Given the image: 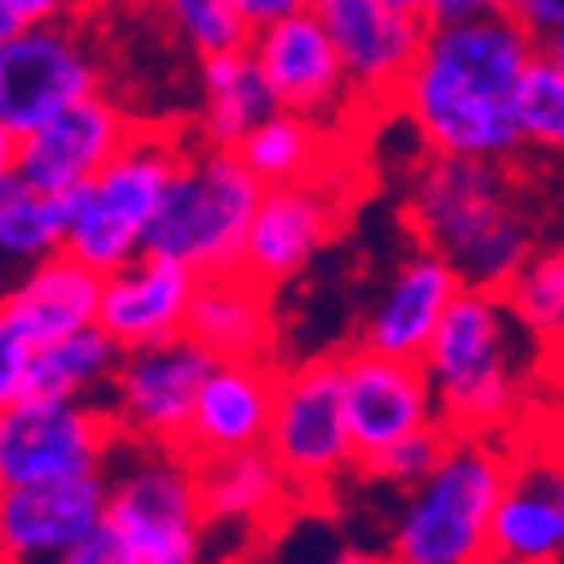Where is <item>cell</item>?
Masks as SVG:
<instances>
[{
  "label": "cell",
  "mask_w": 564,
  "mask_h": 564,
  "mask_svg": "<svg viewBox=\"0 0 564 564\" xmlns=\"http://www.w3.org/2000/svg\"><path fill=\"white\" fill-rule=\"evenodd\" d=\"M538 50V36L511 10L431 23L394 108L426 153L516 162L524 153L520 86Z\"/></svg>",
  "instance_id": "cell-1"
},
{
  "label": "cell",
  "mask_w": 564,
  "mask_h": 564,
  "mask_svg": "<svg viewBox=\"0 0 564 564\" xmlns=\"http://www.w3.org/2000/svg\"><path fill=\"white\" fill-rule=\"evenodd\" d=\"M507 166L511 162L426 153L403 184L408 234L440 251L466 288L507 292L538 251V216Z\"/></svg>",
  "instance_id": "cell-2"
},
{
  "label": "cell",
  "mask_w": 564,
  "mask_h": 564,
  "mask_svg": "<svg viewBox=\"0 0 564 564\" xmlns=\"http://www.w3.org/2000/svg\"><path fill=\"white\" fill-rule=\"evenodd\" d=\"M538 349L542 345L520 327L502 292L462 288L421 359L444 426L462 435L502 431L524 399Z\"/></svg>",
  "instance_id": "cell-3"
},
{
  "label": "cell",
  "mask_w": 564,
  "mask_h": 564,
  "mask_svg": "<svg viewBox=\"0 0 564 564\" xmlns=\"http://www.w3.org/2000/svg\"><path fill=\"white\" fill-rule=\"evenodd\" d=\"M511 479L507 448L492 435H448L444 457L421 479L390 529L394 564H492L488 529Z\"/></svg>",
  "instance_id": "cell-4"
},
{
  "label": "cell",
  "mask_w": 564,
  "mask_h": 564,
  "mask_svg": "<svg viewBox=\"0 0 564 564\" xmlns=\"http://www.w3.org/2000/svg\"><path fill=\"white\" fill-rule=\"evenodd\" d=\"M264 184L238 158V149H216L193 139L171 193L149 229V247L188 264L197 278L234 273L247 260V238Z\"/></svg>",
  "instance_id": "cell-5"
},
{
  "label": "cell",
  "mask_w": 564,
  "mask_h": 564,
  "mask_svg": "<svg viewBox=\"0 0 564 564\" xmlns=\"http://www.w3.org/2000/svg\"><path fill=\"white\" fill-rule=\"evenodd\" d=\"M193 139L171 126H139L130 144L73 193V225L63 251H73L99 273H112L144 256L149 229L171 193V180L184 162Z\"/></svg>",
  "instance_id": "cell-6"
},
{
  "label": "cell",
  "mask_w": 564,
  "mask_h": 564,
  "mask_svg": "<svg viewBox=\"0 0 564 564\" xmlns=\"http://www.w3.org/2000/svg\"><path fill=\"white\" fill-rule=\"evenodd\" d=\"M108 524L126 564H206V507L197 457L184 448L130 444L108 470Z\"/></svg>",
  "instance_id": "cell-7"
},
{
  "label": "cell",
  "mask_w": 564,
  "mask_h": 564,
  "mask_svg": "<svg viewBox=\"0 0 564 564\" xmlns=\"http://www.w3.org/2000/svg\"><path fill=\"white\" fill-rule=\"evenodd\" d=\"M121 444L108 403L28 394L0 412V488L99 475Z\"/></svg>",
  "instance_id": "cell-8"
},
{
  "label": "cell",
  "mask_w": 564,
  "mask_h": 564,
  "mask_svg": "<svg viewBox=\"0 0 564 564\" xmlns=\"http://www.w3.org/2000/svg\"><path fill=\"white\" fill-rule=\"evenodd\" d=\"M264 448L310 498L314 492H327L349 470H359L355 435H349V416H345L340 359L318 355V359L282 368L273 426H269Z\"/></svg>",
  "instance_id": "cell-9"
},
{
  "label": "cell",
  "mask_w": 564,
  "mask_h": 564,
  "mask_svg": "<svg viewBox=\"0 0 564 564\" xmlns=\"http://www.w3.org/2000/svg\"><path fill=\"white\" fill-rule=\"evenodd\" d=\"M104 67L90 32L77 19L36 23L0 45V117L32 134L63 108L99 95Z\"/></svg>",
  "instance_id": "cell-10"
},
{
  "label": "cell",
  "mask_w": 564,
  "mask_h": 564,
  "mask_svg": "<svg viewBox=\"0 0 564 564\" xmlns=\"http://www.w3.org/2000/svg\"><path fill=\"white\" fill-rule=\"evenodd\" d=\"M216 364L206 345H197L188 332L139 345L121 355V368L108 390V412L126 444H158V448H184L197 390Z\"/></svg>",
  "instance_id": "cell-11"
},
{
  "label": "cell",
  "mask_w": 564,
  "mask_h": 564,
  "mask_svg": "<svg viewBox=\"0 0 564 564\" xmlns=\"http://www.w3.org/2000/svg\"><path fill=\"white\" fill-rule=\"evenodd\" d=\"M340 386L359 462L416 431L444 426L431 372L421 359H394L377 355L368 345H355L349 355H340Z\"/></svg>",
  "instance_id": "cell-12"
},
{
  "label": "cell",
  "mask_w": 564,
  "mask_h": 564,
  "mask_svg": "<svg viewBox=\"0 0 564 564\" xmlns=\"http://www.w3.org/2000/svg\"><path fill=\"white\" fill-rule=\"evenodd\" d=\"M340 220H345V197L327 175L269 184L256 206L242 269L264 288H282V282L301 278L318 260V251L336 238Z\"/></svg>",
  "instance_id": "cell-13"
},
{
  "label": "cell",
  "mask_w": 564,
  "mask_h": 564,
  "mask_svg": "<svg viewBox=\"0 0 564 564\" xmlns=\"http://www.w3.org/2000/svg\"><path fill=\"white\" fill-rule=\"evenodd\" d=\"M108 520V470L0 488V560L54 564Z\"/></svg>",
  "instance_id": "cell-14"
},
{
  "label": "cell",
  "mask_w": 564,
  "mask_h": 564,
  "mask_svg": "<svg viewBox=\"0 0 564 564\" xmlns=\"http://www.w3.org/2000/svg\"><path fill=\"white\" fill-rule=\"evenodd\" d=\"M139 130V121L112 95H90L63 108L32 134H23L19 175L45 193H77L86 188Z\"/></svg>",
  "instance_id": "cell-15"
},
{
  "label": "cell",
  "mask_w": 564,
  "mask_h": 564,
  "mask_svg": "<svg viewBox=\"0 0 564 564\" xmlns=\"http://www.w3.org/2000/svg\"><path fill=\"white\" fill-rule=\"evenodd\" d=\"M310 10L332 32L355 99H394L431 23L386 0H314Z\"/></svg>",
  "instance_id": "cell-16"
},
{
  "label": "cell",
  "mask_w": 564,
  "mask_h": 564,
  "mask_svg": "<svg viewBox=\"0 0 564 564\" xmlns=\"http://www.w3.org/2000/svg\"><path fill=\"white\" fill-rule=\"evenodd\" d=\"M247 45L264 67L278 108L332 121L349 99H355L340 50L314 10H301L292 19H278L260 32H251Z\"/></svg>",
  "instance_id": "cell-17"
},
{
  "label": "cell",
  "mask_w": 564,
  "mask_h": 564,
  "mask_svg": "<svg viewBox=\"0 0 564 564\" xmlns=\"http://www.w3.org/2000/svg\"><path fill=\"white\" fill-rule=\"evenodd\" d=\"M278 381H282V364L273 359H216L197 390L184 453L206 462V457L264 448L273 426Z\"/></svg>",
  "instance_id": "cell-18"
},
{
  "label": "cell",
  "mask_w": 564,
  "mask_h": 564,
  "mask_svg": "<svg viewBox=\"0 0 564 564\" xmlns=\"http://www.w3.org/2000/svg\"><path fill=\"white\" fill-rule=\"evenodd\" d=\"M462 288L466 282L457 278V269L440 251L416 242V251H408L390 269L381 296L364 314L359 345L394 359H426V349Z\"/></svg>",
  "instance_id": "cell-19"
},
{
  "label": "cell",
  "mask_w": 564,
  "mask_h": 564,
  "mask_svg": "<svg viewBox=\"0 0 564 564\" xmlns=\"http://www.w3.org/2000/svg\"><path fill=\"white\" fill-rule=\"evenodd\" d=\"M197 273L171 256L144 251L130 264L104 273V296H99V327L121 345H158L188 332L193 296H197Z\"/></svg>",
  "instance_id": "cell-20"
},
{
  "label": "cell",
  "mask_w": 564,
  "mask_h": 564,
  "mask_svg": "<svg viewBox=\"0 0 564 564\" xmlns=\"http://www.w3.org/2000/svg\"><path fill=\"white\" fill-rule=\"evenodd\" d=\"M99 296H104V273L77 260L73 251H54L19 269L10 288H0V310L36 345H50L67 332L99 323Z\"/></svg>",
  "instance_id": "cell-21"
},
{
  "label": "cell",
  "mask_w": 564,
  "mask_h": 564,
  "mask_svg": "<svg viewBox=\"0 0 564 564\" xmlns=\"http://www.w3.org/2000/svg\"><path fill=\"white\" fill-rule=\"evenodd\" d=\"M188 336L216 359H273V288L256 282L247 269L202 278L188 314Z\"/></svg>",
  "instance_id": "cell-22"
},
{
  "label": "cell",
  "mask_w": 564,
  "mask_h": 564,
  "mask_svg": "<svg viewBox=\"0 0 564 564\" xmlns=\"http://www.w3.org/2000/svg\"><path fill=\"white\" fill-rule=\"evenodd\" d=\"M197 479L210 529H269L296 507L301 492L269 448L206 457L197 462Z\"/></svg>",
  "instance_id": "cell-23"
},
{
  "label": "cell",
  "mask_w": 564,
  "mask_h": 564,
  "mask_svg": "<svg viewBox=\"0 0 564 564\" xmlns=\"http://www.w3.org/2000/svg\"><path fill=\"white\" fill-rule=\"evenodd\" d=\"M278 108L251 45L197 58V139L216 149H238Z\"/></svg>",
  "instance_id": "cell-24"
},
{
  "label": "cell",
  "mask_w": 564,
  "mask_h": 564,
  "mask_svg": "<svg viewBox=\"0 0 564 564\" xmlns=\"http://www.w3.org/2000/svg\"><path fill=\"white\" fill-rule=\"evenodd\" d=\"M492 560H555L564 555V502L560 470H511L488 529Z\"/></svg>",
  "instance_id": "cell-25"
},
{
  "label": "cell",
  "mask_w": 564,
  "mask_h": 564,
  "mask_svg": "<svg viewBox=\"0 0 564 564\" xmlns=\"http://www.w3.org/2000/svg\"><path fill=\"white\" fill-rule=\"evenodd\" d=\"M126 349L99 327H82L67 332L50 345H36L32 355V377H28V394H45V399H95L112 390V377L121 368Z\"/></svg>",
  "instance_id": "cell-26"
},
{
  "label": "cell",
  "mask_w": 564,
  "mask_h": 564,
  "mask_svg": "<svg viewBox=\"0 0 564 564\" xmlns=\"http://www.w3.org/2000/svg\"><path fill=\"white\" fill-rule=\"evenodd\" d=\"M73 193H45L19 171L0 175V264L28 269L67 242Z\"/></svg>",
  "instance_id": "cell-27"
},
{
  "label": "cell",
  "mask_w": 564,
  "mask_h": 564,
  "mask_svg": "<svg viewBox=\"0 0 564 564\" xmlns=\"http://www.w3.org/2000/svg\"><path fill=\"white\" fill-rule=\"evenodd\" d=\"M327 149H332L327 121L292 112V108H273L238 144V158L269 188V184H296V180L327 175Z\"/></svg>",
  "instance_id": "cell-28"
},
{
  "label": "cell",
  "mask_w": 564,
  "mask_h": 564,
  "mask_svg": "<svg viewBox=\"0 0 564 564\" xmlns=\"http://www.w3.org/2000/svg\"><path fill=\"white\" fill-rule=\"evenodd\" d=\"M507 305L520 318V327L542 345H560L564 340V242L555 247H538L520 273L507 282Z\"/></svg>",
  "instance_id": "cell-29"
},
{
  "label": "cell",
  "mask_w": 564,
  "mask_h": 564,
  "mask_svg": "<svg viewBox=\"0 0 564 564\" xmlns=\"http://www.w3.org/2000/svg\"><path fill=\"white\" fill-rule=\"evenodd\" d=\"M158 19L171 28L180 45H188L197 58L238 50L251 41V28L242 23L234 0H153Z\"/></svg>",
  "instance_id": "cell-30"
},
{
  "label": "cell",
  "mask_w": 564,
  "mask_h": 564,
  "mask_svg": "<svg viewBox=\"0 0 564 564\" xmlns=\"http://www.w3.org/2000/svg\"><path fill=\"white\" fill-rule=\"evenodd\" d=\"M520 134L524 153H564V63L546 50H538L520 86Z\"/></svg>",
  "instance_id": "cell-31"
},
{
  "label": "cell",
  "mask_w": 564,
  "mask_h": 564,
  "mask_svg": "<svg viewBox=\"0 0 564 564\" xmlns=\"http://www.w3.org/2000/svg\"><path fill=\"white\" fill-rule=\"evenodd\" d=\"M448 435H453L448 426L416 431V435H408V440H399V444H390V448H381V453L364 457V462H359V470H364L368 479L386 484V488L412 492L421 479H426V475L435 470V462L444 457V448H448Z\"/></svg>",
  "instance_id": "cell-32"
},
{
  "label": "cell",
  "mask_w": 564,
  "mask_h": 564,
  "mask_svg": "<svg viewBox=\"0 0 564 564\" xmlns=\"http://www.w3.org/2000/svg\"><path fill=\"white\" fill-rule=\"evenodd\" d=\"M32 355H36V340L0 310V412H6L10 403H19V399H28Z\"/></svg>",
  "instance_id": "cell-33"
},
{
  "label": "cell",
  "mask_w": 564,
  "mask_h": 564,
  "mask_svg": "<svg viewBox=\"0 0 564 564\" xmlns=\"http://www.w3.org/2000/svg\"><path fill=\"white\" fill-rule=\"evenodd\" d=\"M54 564H126V551H121V538L117 529L104 520L95 533H86L77 546H67Z\"/></svg>",
  "instance_id": "cell-34"
},
{
  "label": "cell",
  "mask_w": 564,
  "mask_h": 564,
  "mask_svg": "<svg viewBox=\"0 0 564 564\" xmlns=\"http://www.w3.org/2000/svg\"><path fill=\"white\" fill-rule=\"evenodd\" d=\"M511 14L538 36V45L564 32V0H511Z\"/></svg>",
  "instance_id": "cell-35"
},
{
  "label": "cell",
  "mask_w": 564,
  "mask_h": 564,
  "mask_svg": "<svg viewBox=\"0 0 564 564\" xmlns=\"http://www.w3.org/2000/svg\"><path fill=\"white\" fill-rule=\"evenodd\" d=\"M19 28H36V23H58V19H77V0H0Z\"/></svg>",
  "instance_id": "cell-36"
},
{
  "label": "cell",
  "mask_w": 564,
  "mask_h": 564,
  "mask_svg": "<svg viewBox=\"0 0 564 564\" xmlns=\"http://www.w3.org/2000/svg\"><path fill=\"white\" fill-rule=\"evenodd\" d=\"M507 10L511 0H426V23H457V19H484Z\"/></svg>",
  "instance_id": "cell-37"
},
{
  "label": "cell",
  "mask_w": 564,
  "mask_h": 564,
  "mask_svg": "<svg viewBox=\"0 0 564 564\" xmlns=\"http://www.w3.org/2000/svg\"><path fill=\"white\" fill-rule=\"evenodd\" d=\"M234 6H238L242 23H247L251 32H260V28L278 23V19H292V14L310 10V6H314V0H234Z\"/></svg>",
  "instance_id": "cell-38"
},
{
  "label": "cell",
  "mask_w": 564,
  "mask_h": 564,
  "mask_svg": "<svg viewBox=\"0 0 564 564\" xmlns=\"http://www.w3.org/2000/svg\"><path fill=\"white\" fill-rule=\"evenodd\" d=\"M19 149H23V134L6 117H0V175L19 171Z\"/></svg>",
  "instance_id": "cell-39"
},
{
  "label": "cell",
  "mask_w": 564,
  "mask_h": 564,
  "mask_svg": "<svg viewBox=\"0 0 564 564\" xmlns=\"http://www.w3.org/2000/svg\"><path fill=\"white\" fill-rule=\"evenodd\" d=\"M323 564H394V555L390 551H364V546H340Z\"/></svg>",
  "instance_id": "cell-40"
},
{
  "label": "cell",
  "mask_w": 564,
  "mask_h": 564,
  "mask_svg": "<svg viewBox=\"0 0 564 564\" xmlns=\"http://www.w3.org/2000/svg\"><path fill=\"white\" fill-rule=\"evenodd\" d=\"M551 377H555V386H560V394H564V340L551 345Z\"/></svg>",
  "instance_id": "cell-41"
},
{
  "label": "cell",
  "mask_w": 564,
  "mask_h": 564,
  "mask_svg": "<svg viewBox=\"0 0 564 564\" xmlns=\"http://www.w3.org/2000/svg\"><path fill=\"white\" fill-rule=\"evenodd\" d=\"M121 0H77V14H108Z\"/></svg>",
  "instance_id": "cell-42"
},
{
  "label": "cell",
  "mask_w": 564,
  "mask_h": 564,
  "mask_svg": "<svg viewBox=\"0 0 564 564\" xmlns=\"http://www.w3.org/2000/svg\"><path fill=\"white\" fill-rule=\"evenodd\" d=\"M386 6H394V10H408V14H421V19H426V0H386Z\"/></svg>",
  "instance_id": "cell-43"
},
{
  "label": "cell",
  "mask_w": 564,
  "mask_h": 564,
  "mask_svg": "<svg viewBox=\"0 0 564 564\" xmlns=\"http://www.w3.org/2000/svg\"><path fill=\"white\" fill-rule=\"evenodd\" d=\"M14 32H23V28H19V23H14V19H10L6 10H0V45H6V41H10Z\"/></svg>",
  "instance_id": "cell-44"
},
{
  "label": "cell",
  "mask_w": 564,
  "mask_h": 564,
  "mask_svg": "<svg viewBox=\"0 0 564 564\" xmlns=\"http://www.w3.org/2000/svg\"><path fill=\"white\" fill-rule=\"evenodd\" d=\"M542 50H546L555 63H564V32H560V36H551V41H542Z\"/></svg>",
  "instance_id": "cell-45"
},
{
  "label": "cell",
  "mask_w": 564,
  "mask_h": 564,
  "mask_svg": "<svg viewBox=\"0 0 564 564\" xmlns=\"http://www.w3.org/2000/svg\"><path fill=\"white\" fill-rule=\"evenodd\" d=\"M492 564H564V555H555V560H492Z\"/></svg>",
  "instance_id": "cell-46"
},
{
  "label": "cell",
  "mask_w": 564,
  "mask_h": 564,
  "mask_svg": "<svg viewBox=\"0 0 564 564\" xmlns=\"http://www.w3.org/2000/svg\"><path fill=\"white\" fill-rule=\"evenodd\" d=\"M560 502H564V466H560Z\"/></svg>",
  "instance_id": "cell-47"
},
{
  "label": "cell",
  "mask_w": 564,
  "mask_h": 564,
  "mask_svg": "<svg viewBox=\"0 0 564 564\" xmlns=\"http://www.w3.org/2000/svg\"><path fill=\"white\" fill-rule=\"evenodd\" d=\"M0 564H6V560H0Z\"/></svg>",
  "instance_id": "cell-48"
}]
</instances>
